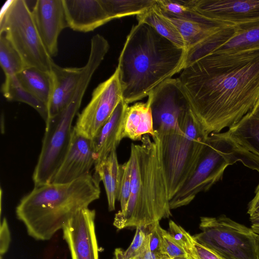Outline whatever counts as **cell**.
Listing matches in <instances>:
<instances>
[{
    "label": "cell",
    "instance_id": "6da1fadb",
    "mask_svg": "<svg viewBox=\"0 0 259 259\" xmlns=\"http://www.w3.org/2000/svg\"><path fill=\"white\" fill-rule=\"evenodd\" d=\"M177 77L190 110L209 135L231 127L259 101V49L186 50Z\"/></svg>",
    "mask_w": 259,
    "mask_h": 259
},
{
    "label": "cell",
    "instance_id": "7a4b0ae2",
    "mask_svg": "<svg viewBox=\"0 0 259 259\" xmlns=\"http://www.w3.org/2000/svg\"><path fill=\"white\" fill-rule=\"evenodd\" d=\"M186 50L142 22L127 35L116 68L123 100L130 104L148 96L183 69Z\"/></svg>",
    "mask_w": 259,
    "mask_h": 259
},
{
    "label": "cell",
    "instance_id": "30bf717a",
    "mask_svg": "<svg viewBox=\"0 0 259 259\" xmlns=\"http://www.w3.org/2000/svg\"><path fill=\"white\" fill-rule=\"evenodd\" d=\"M123 99L118 71L100 83L93 91L90 102L78 114L74 129L93 139Z\"/></svg>",
    "mask_w": 259,
    "mask_h": 259
},
{
    "label": "cell",
    "instance_id": "ba28073f",
    "mask_svg": "<svg viewBox=\"0 0 259 259\" xmlns=\"http://www.w3.org/2000/svg\"><path fill=\"white\" fill-rule=\"evenodd\" d=\"M201 232L193 236L202 245L224 259H256L255 234L225 215L200 218Z\"/></svg>",
    "mask_w": 259,
    "mask_h": 259
},
{
    "label": "cell",
    "instance_id": "4316f807",
    "mask_svg": "<svg viewBox=\"0 0 259 259\" xmlns=\"http://www.w3.org/2000/svg\"><path fill=\"white\" fill-rule=\"evenodd\" d=\"M100 1L111 20L142 14L156 2V0H100Z\"/></svg>",
    "mask_w": 259,
    "mask_h": 259
},
{
    "label": "cell",
    "instance_id": "cb8c5ba5",
    "mask_svg": "<svg viewBox=\"0 0 259 259\" xmlns=\"http://www.w3.org/2000/svg\"><path fill=\"white\" fill-rule=\"evenodd\" d=\"M166 16L174 23L180 31L185 42L186 50L205 40L226 26L206 24L177 17Z\"/></svg>",
    "mask_w": 259,
    "mask_h": 259
},
{
    "label": "cell",
    "instance_id": "7402d4cb",
    "mask_svg": "<svg viewBox=\"0 0 259 259\" xmlns=\"http://www.w3.org/2000/svg\"><path fill=\"white\" fill-rule=\"evenodd\" d=\"M136 16L138 22L150 25L159 34L177 46L185 49L184 40L178 29L161 11L156 2L142 14Z\"/></svg>",
    "mask_w": 259,
    "mask_h": 259
},
{
    "label": "cell",
    "instance_id": "d4e9b609",
    "mask_svg": "<svg viewBox=\"0 0 259 259\" xmlns=\"http://www.w3.org/2000/svg\"><path fill=\"white\" fill-rule=\"evenodd\" d=\"M16 76L23 87L48 106L53 87L50 72L33 67H26Z\"/></svg>",
    "mask_w": 259,
    "mask_h": 259
},
{
    "label": "cell",
    "instance_id": "8992f818",
    "mask_svg": "<svg viewBox=\"0 0 259 259\" xmlns=\"http://www.w3.org/2000/svg\"><path fill=\"white\" fill-rule=\"evenodd\" d=\"M238 161L259 172V157L234 141L226 132L208 137L196 168L183 187L169 200L171 209L189 204L200 192L221 180L225 169Z\"/></svg>",
    "mask_w": 259,
    "mask_h": 259
},
{
    "label": "cell",
    "instance_id": "e575fe53",
    "mask_svg": "<svg viewBox=\"0 0 259 259\" xmlns=\"http://www.w3.org/2000/svg\"><path fill=\"white\" fill-rule=\"evenodd\" d=\"M188 255L190 259H224L195 240L193 246Z\"/></svg>",
    "mask_w": 259,
    "mask_h": 259
},
{
    "label": "cell",
    "instance_id": "5b68a950",
    "mask_svg": "<svg viewBox=\"0 0 259 259\" xmlns=\"http://www.w3.org/2000/svg\"><path fill=\"white\" fill-rule=\"evenodd\" d=\"M178 121L176 128L155 131L169 200L193 175L209 136L190 109Z\"/></svg>",
    "mask_w": 259,
    "mask_h": 259
},
{
    "label": "cell",
    "instance_id": "277c9868",
    "mask_svg": "<svg viewBox=\"0 0 259 259\" xmlns=\"http://www.w3.org/2000/svg\"><path fill=\"white\" fill-rule=\"evenodd\" d=\"M152 138L145 135L141 144H131V190L125 208L114 217L118 229L144 227L171 215L156 134Z\"/></svg>",
    "mask_w": 259,
    "mask_h": 259
},
{
    "label": "cell",
    "instance_id": "7c38bea8",
    "mask_svg": "<svg viewBox=\"0 0 259 259\" xmlns=\"http://www.w3.org/2000/svg\"><path fill=\"white\" fill-rule=\"evenodd\" d=\"M148 97L147 102L151 109L154 128L156 132L178 127L179 117L190 109L177 78L167 79Z\"/></svg>",
    "mask_w": 259,
    "mask_h": 259
},
{
    "label": "cell",
    "instance_id": "ab89813d",
    "mask_svg": "<svg viewBox=\"0 0 259 259\" xmlns=\"http://www.w3.org/2000/svg\"><path fill=\"white\" fill-rule=\"evenodd\" d=\"M249 113L253 116L259 118V101Z\"/></svg>",
    "mask_w": 259,
    "mask_h": 259
},
{
    "label": "cell",
    "instance_id": "1f68e13d",
    "mask_svg": "<svg viewBox=\"0 0 259 259\" xmlns=\"http://www.w3.org/2000/svg\"><path fill=\"white\" fill-rule=\"evenodd\" d=\"M160 221L144 226L149 238L150 251L161 259L163 257V233L164 229L160 226Z\"/></svg>",
    "mask_w": 259,
    "mask_h": 259
},
{
    "label": "cell",
    "instance_id": "83f0119b",
    "mask_svg": "<svg viewBox=\"0 0 259 259\" xmlns=\"http://www.w3.org/2000/svg\"><path fill=\"white\" fill-rule=\"evenodd\" d=\"M156 4L166 15L175 16L206 24H212L194 8V0H156Z\"/></svg>",
    "mask_w": 259,
    "mask_h": 259
},
{
    "label": "cell",
    "instance_id": "f1b7e54d",
    "mask_svg": "<svg viewBox=\"0 0 259 259\" xmlns=\"http://www.w3.org/2000/svg\"><path fill=\"white\" fill-rule=\"evenodd\" d=\"M0 64L5 76L16 75L27 67L4 32H0Z\"/></svg>",
    "mask_w": 259,
    "mask_h": 259
},
{
    "label": "cell",
    "instance_id": "9a60e30c",
    "mask_svg": "<svg viewBox=\"0 0 259 259\" xmlns=\"http://www.w3.org/2000/svg\"><path fill=\"white\" fill-rule=\"evenodd\" d=\"M31 13L47 51L51 57L56 56L59 36L68 27L63 0H37Z\"/></svg>",
    "mask_w": 259,
    "mask_h": 259
},
{
    "label": "cell",
    "instance_id": "b9f144b4",
    "mask_svg": "<svg viewBox=\"0 0 259 259\" xmlns=\"http://www.w3.org/2000/svg\"><path fill=\"white\" fill-rule=\"evenodd\" d=\"M168 259H190L189 256L188 255H185V256H181L178 257H176L172 258H168Z\"/></svg>",
    "mask_w": 259,
    "mask_h": 259
},
{
    "label": "cell",
    "instance_id": "9c48e42d",
    "mask_svg": "<svg viewBox=\"0 0 259 259\" xmlns=\"http://www.w3.org/2000/svg\"><path fill=\"white\" fill-rule=\"evenodd\" d=\"M82 100L73 98L63 111L46 121L41 150L32 176L35 187L51 183L69 149L72 123Z\"/></svg>",
    "mask_w": 259,
    "mask_h": 259
},
{
    "label": "cell",
    "instance_id": "d590c367",
    "mask_svg": "<svg viewBox=\"0 0 259 259\" xmlns=\"http://www.w3.org/2000/svg\"><path fill=\"white\" fill-rule=\"evenodd\" d=\"M11 241L10 232L8 224L6 218H4L1 224L0 229V253L3 256L8 251Z\"/></svg>",
    "mask_w": 259,
    "mask_h": 259
},
{
    "label": "cell",
    "instance_id": "3957f363",
    "mask_svg": "<svg viewBox=\"0 0 259 259\" xmlns=\"http://www.w3.org/2000/svg\"><path fill=\"white\" fill-rule=\"evenodd\" d=\"M100 179L89 174L65 184L35 187L16 208L28 234L37 240L50 239L78 211L99 199Z\"/></svg>",
    "mask_w": 259,
    "mask_h": 259
},
{
    "label": "cell",
    "instance_id": "7bdbcfd3",
    "mask_svg": "<svg viewBox=\"0 0 259 259\" xmlns=\"http://www.w3.org/2000/svg\"><path fill=\"white\" fill-rule=\"evenodd\" d=\"M1 259H3L2 256H1Z\"/></svg>",
    "mask_w": 259,
    "mask_h": 259
},
{
    "label": "cell",
    "instance_id": "836d02e7",
    "mask_svg": "<svg viewBox=\"0 0 259 259\" xmlns=\"http://www.w3.org/2000/svg\"><path fill=\"white\" fill-rule=\"evenodd\" d=\"M163 256L161 259L188 255L185 249L176 242L168 231L165 230L163 233Z\"/></svg>",
    "mask_w": 259,
    "mask_h": 259
},
{
    "label": "cell",
    "instance_id": "d6986e66",
    "mask_svg": "<svg viewBox=\"0 0 259 259\" xmlns=\"http://www.w3.org/2000/svg\"><path fill=\"white\" fill-rule=\"evenodd\" d=\"M223 31L216 33L196 45L210 51H237L259 49V26L247 30L238 28L230 38Z\"/></svg>",
    "mask_w": 259,
    "mask_h": 259
},
{
    "label": "cell",
    "instance_id": "ffe728a7",
    "mask_svg": "<svg viewBox=\"0 0 259 259\" xmlns=\"http://www.w3.org/2000/svg\"><path fill=\"white\" fill-rule=\"evenodd\" d=\"M156 135L149 104L137 102L128 106L123 120L122 136L133 141H141L143 136Z\"/></svg>",
    "mask_w": 259,
    "mask_h": 259
},
{
    "label": "cell",
    "instance_id": "5bb4252c",
    "mask_svg": "<svg viewBox=\"0 0 259 259\" xmlns=\"http://www.w3.org/2000/svg\"><path fill=\"white\" fill-rule=\"evenodd\" d=\"M95 164L92 139L73 128L69 149L51 183L65 184L75 181L89 174Z\"/></svg>",
    "mask_w": 259,
    "mask_h": 259
},
{
    "label": "cell",
    "instance_id": "f35d334b",
    "mask_svg": "<svg viewBox=\"0 0 259 259\" xmlns=\"http://www.w3.org/2000/svg\"><path fill=\"white\" fill-rule=\"evenodd\" d=\"M135 259H159V257L152 252L149 247Z\"/></svg>",
    "mask_w": 259,
    "mask_h": 259
},
{
    "label": "cell",
    "instance_id": "ac0fdd59",
    "mask_svg": "<svg viewBox=\"0 0 259 259\" xmlns=\"http://www.w3.org/2000/svg\"><path fill=\"white\" fill-rule=\"evenodd\" d=\"M128 104L122 99L111 115L92 139L94 149L95 166L105 159L123 139L122 124Z\"/></svg>",
    "mask_w": 259,
    "mask_h": 259
},
{
    "label": "cell",
    "instance_id": "44dd1931",
    "mask_svg": "<svg viewBox=\"0 0 259 259\" xmlns=\"http://www.w3.org/2000/svg\"><path fill=\"white\" fill-rule=\"evenodd\" d=\"M95 166V173L104 184L107 195L108 209L113 211L120 180V164H119L116 150L112 151L105 159Z\"/></svg>",
    "mask_w": 259,
    "mask_h": 259
},
{
    "label": "cell",
    "instance_id": "60d3db41",
    "mask_svg": "<svg viewBox=\"0 0 259 259\" xmlns=\"http://www.w3.org/2000/svg\"><path fill=\"white\" fill-rule=\"evenodd\" d=\"M255 245L256 259H259V235L257 234L255 237Z\"/></svg>",
    "mask_w": 259,
    "mask_h": 259
},
{
    "label": "cell",
    "instance_id": "484cf974",
    "mask_svg": "<svg viewBox=\"0 0 259 259\" xmlns=\"http://www.w3.org/2000/svg\"><path fill=\"white\" fill-rule=\"evenodd\" d=\"M4 96L9 101L23 102L33 108L45 120L48 119L47 105L23 87L16 75L6 76L2 86Z\"/></svg>",
    "mask_w": 259,
    "mask_h": 259
},
{
    "label": "cell",
    "instance_id": "74e56055",
    "mask_svg": "<svg viewBox=\"0 0 259 259\" xmlns=\"http://www.w3.org/2000/svg\"><path fill=\"white\" fill-rule=\"evenodd\" d=\"M251 223V229L256 234L259 235V213L250 217Z\"/></svg>",
    "mask_w": 259,
    "mask_h": 259
},
{
    "label": "cell",
    "instance_id": "8d00e7d4",
    "mask_svg": "<svg viewBox=\"0 0 259 259\" xmlns=\"http://www.w3.org/2000/svg\"><path fill=\"white\" fill-rule=\"evenodd\" d=\"M255 192V196L248 204L247 213L250 217L259 213V183Z\"/></svg>",
    "mask_w": 259,
    "mask_h": 259
},
{
    "label": "cell",
    "instance_id": "8fae6325",
    "mask_svg": "<svg viewBox=\"0 0 259 259\" xmlns=\"http://www.w3.org/2000/svg\"><path fill=\"white\" fill-rule=\"evenodd\" d=\"M195 10L212 23L247 30L259 26V0H194Z\"/></svg>",
    "mask_w": 259,
    "mask_h": 259
},
{
    "label": "cell",
    "instance_id": "2e32d148",
    "mask_svg": "<svg viewBox=\"0 0 259 259\" xmlns=\"http://www.w3.org/2000/svg\"><path fill=\"white\" fill-rule=\"evenodd\" d=\"M68 27L82 32L94 31L112 20L100 0H63Z\"/></svg>",
    "mask_w": 259,
    "mask_h": 259
},
{
    "label": "cell",
    "instance_id": "e0dca14e",
    "mask_svg": "<svg viewBox=\"0 0 259 259\" xmlns=\"http://www.w3.org/2000/svg\"><path fill=\"white\" fill-rule=\"evenodd\" d=\"M82 71L83 67H62L53 63L51 71L53 87L48 104V118L59 114L69 104Z\"/></svg>",
    "mask_w": 259,
    "mask_h": 259
},
{
    "label": "cell",
    "instance_id": "4dcf8cb0",
    "mask_svg": "<svg viewBox=\"0 0 259 259\" xmlns=\"http://www.w3.org/2000/svg\"><path fill=\"white\" fill-rule=\"evenodd\" d=\"M120 180L117 200L120 202V210L123 211L126 207L130 198L131 190L132 168L129 159L120 164Z\"/></svg>",
    "mask_w": 259,
    "mask_h": 259
},
{
    "label": "cell",
    "instance_id": "52a82bcc",
    "mask_svg": "<svg viewBox=\"0 0 259 259\" xmlns=\"http://www.w3.org/2000/svg\"><path fill=\"white\" fill-rule=\"evenodd\" d=\"M6 4L1 14L0 32L6 34L27 67L51 73L54 61L41 41L26 1L12 0Z\"/></svg>",
    "mask_w": 259,
    "mask_h": 259
},
{
    "label": "cell",
    "instance_id": "4fadbf2b",
    "mask_svg": "<svg viewBox=\"0 0 259 259\" xmlns=\"http://www.w3.org/2000/svg\"><path fill=\"white\" fill-rule=\"evenodd\" d=\"M96 211L89 207L78 211L62 228L71 259H99L95 233Z\"/></svg>",
    "mask_w": 259,
    "mask_h": 259
},
{
    "label": "cell",
    "instance_id": "d6a6232c",
    "mask_svg": "<svg viewBox=\"0 0 259 259\" xmlns=\"http://www.w3.org/2000/svg\"><path fill=\"white\" fill-rule=\"evenodd\" d=\"M168 232L176 242L183 247L188 253L194 245L195 240L193 236L172 220L169 222Z\"/></svg>",
    "mask_w": 259,
    "mask_h": 259
},
{
    "label": "cell",
    "instance_id": "603a6c76",
    "mask_svg": "<svg viewBox=\"0 0 259 259\" xmlns=\"http://www.w3.org/2000/svg\"><path fill=\"white\" fill-rule=\"evenodd\" d=\"M227 135L241 146L259 157V118L249 113L229 127Z\"/></svg>",
    "mask_w": 259,
    "mask_h": 259
},
{
    "label": "cell",
    "instance_id": "f546056e",
    "mask_svg": "<svg viewBox=\"0 0 259 259\" xmlns=\"http://www.w3.org/2000/svg\"><path fill=\"white\" fill-rule=\"evenodd\" d=\"M149 247V235L144 227L136 228L133 241L125 250L116 248L115 259H135Z\"/></svg>",
    "mask_w": 259,
    "mask_h": 259
}]
</instances>
